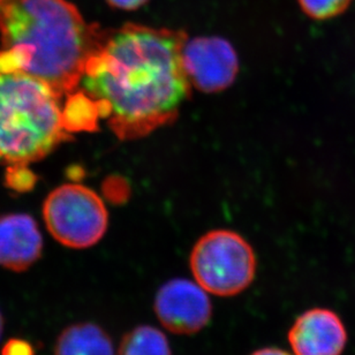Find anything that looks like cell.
<instances>
[{
	"label": "cell",
	"mask_w": 355,
	"mask_h": 355,
	"mask_svg": "<svg viewBox=\"0 0 355 355\" xmlns=\"http://www.w3.org/2000/svg\"><path fill=\"white\" fill-rule=\"evenodd\" d=\"M182 31L127 24L105 31L79 88L120 140H137L177 119L191 96Z\"/></svg>",
	"instance_id": "1"
},
{
	"label": "cell",
	"mask_w": 355,
	"mask_h": 355,
	"mask_svg": "<svg viewBox=\"0 0 355 355\" xmlns=\"http://www.w3.org/2000/svg\"><path fill=\"white\" fill-rule=\"evenodd\" d=\"M104 35L69 0H0V71L34 76L64 98L79 89Z\"/></svg>",
	"instance_id": "2"
},
{
	"label": "cell",
	"mask_w": 355,
	"mask_h": 355,
	"mask_svg": "<svg viewBox=\"0 0 355 355\" xmlns=\"http://www.w3.org/2000/svg\"><path fill=\"white\" fill-rule=\"evenodd\" d=\"M62 99L34 76L0 71V165L8 168L10 187L33 186L35 175L28 165L72 139Z\"/></svg>",
	"instance_id": "3"
},
{
	"label": "cell",
	"mask_w": 355,
	"mask_h": 355,
	"mask_svg": "<svg viewBox=\"0 0 355 355\" xmlns=\"http://www.w3.org/2000/svg\"><path fill=\"white\" fill-rule=\"evenodd\" d=\"M189 268L195 282L210 295L231 297L243 293L257 276L253 247L230 230H215L196 241Z\"/></svg>",
	"instance_id": "4"
},
{
	"label": "cell",
	"mask_w": 355,
	"mask_h": 355,
	"mask_svg": "<svg viewBox=\"0 0 355 355\" xmlns=\"http://www.w3.org/2000/svg\"><path fill=\"white\" fill-rule=\"evenodd\" d=\"M43 218L55 240L72 250L95 246L109 225L102 198L79 184H62L51 191L43 205Z\"/></svg>",
	"instance_id": "5"
},
{
	"label": "cell",
	"mask_w": 355,
	"mask_h": 355,
	"mask_svg": "<svg viewBox=\"0 0 355 355\" xmlns=\"http://www.w3.org/2000/svg\"><path fill=\"white\" fill-rule=\"evenodd\" d=\"M154 313L165 330L191 336L207 328L214 309L210 294L195 280L172 278L155 294Z\"/></svg>",
	"instance_id": "6"
},
{
	"label": "cell",
	"mask_w": 355,
	"mask_h": 355,
	"mask_svg": "<svg viewBox=\"0 0 355 355\" xmlns=\"http://www.w3.org/2000/svg\"><path fill=\"white\" fill-rule=\"evenodd\" d=\"M182 65L191 85L208 94L229 88L239 71L236 50L220 37L187 40L182 49Z\"/></svg>",
	"instance_id": "7"
},
{
	"label": "cell",
	"mask_w": 355,
	"mask_h": 355,
	"mask_svg": "<svg viewBox=\"0 0 355 355\" xmlns=\"http://www.w3.org/2000/svg\"><path fill=\"white\" fill-rule=\"evenodd\" d=\"M287 339L293 355H342L347 331L335 311L311 308L294 321Z\"/></svg>",
	"instance_id": "8"
},
{
	"label": "cell",
	"mask_w": 355,
	"mask_h": 355,
	"mask_svg": "<svg viewBox=\"0 0 355 355\" xmlns=\"http://www.w3.org/2000/svg\"><path fill=\"white\" fill-rule=\"evenodd\" d=\"M43 254L37 223L26 214L0 216V266L13 272L31 269Z\"/></svg>",
	"instance_id": "9"
},
{
	"label": "cell",
	"mask_w": 355,
	"mask_h": 355,
	"mask_svg": "<svg viewBox=\"0 0 355 355\" xmlns=\"http://www.w3.org/2000/svg\"><path fill=\"white\" fill-rule=\"evenodd\" d=\"M116 351L105 329L97 323L81 322L59 334L53 355H116Z\"/></svg>",
	"instance_id": "10"
},
{
	"label": "cell",
	"mask_w": 355,
	"mask_h": 355,
	"mask_svg": "<svg viewBox=\"0 0 355 355\" xmlns=\"http://www.w3.org/2000/svg\"><path fill=\"white\" fill-rule=\"evenodd\" d=\"M116 355H173L164 332L153 325L141 324L126 332Z\"/></svg>",
	"instance_id": "11"
},
{
	"label": "cell",
	"mask_w": 355,
	"mask_h": 355,
	"mask_svg": "<svg viewBox=\"0 0 355 355\" xmlns=\"http://www.w3.org/2000/svg\"><path fill=\"white\" fill-rule=\"evenodd\" d=\"M300 8L313 20H330L349 10L353 0H297Z\"/></svg>",
	"instance_id": "12"
},
{
	"label": "cell",
	"mask_w": 355,
	"mask_h": 355,
	"mask_svg": "<svg viewBox=\"0 0 355 355\" xmlns=\"http://www.w3.org/2000/svg\"><path fill=\"white\" fill-rule=\"evenodd\" d=\"M0 355H35V349L26 339L10 338L3 344Z\"/></svg>",
	"instance_id": "13"
},
{
	"label": "cell",
	"mask_w": 355,
	"mask_h": 355,
	"mask_svg": "<svg viewBox=\"0 0 355 355\" xmlns=\"http://www.w3.org/2000/svg\"><path fill=\"white\" fill-rule=\"evenodd\" d=\"M106 3L116 10H134L144 6L148 0H106Z\"/></svg>",
	"instance_id": "14"
},
{
	"label": "cell",
	"mask_w": 355,
	"mask_h": 355,
	"mask_svg": "<svg viewBox=\"0 0 355 355\" xmlns=\"http://www.w3.org/2000/svg\"><path fill=\"white\" fill-rule=\"evenodd\" d=\"M250 355H293L291 353L284 351V349H278V347H263V349H257Z\"/></svg>",
	"instance_id": "15"
},
{
	"label": "cell",
	"mask_w": 355,
	"mask_h": 355,
	"mask_svg": "<svg viewBox=\"0 0 355 355\" xmlns=\"http://www.w3.org/2000/svg\"><path fill=\"white\" fill-rule=\"evenodd\" d=\"M3 316L1 314V311H0V338H1V335H3Z\"/></svg>",
	"instance_id": "16"
}]
</instances>
